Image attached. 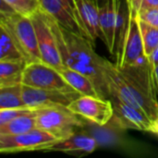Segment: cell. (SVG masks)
I'll return each instance as SVG.
<instances>
[{
  "label": "cell",
  "instance_id": "cell-1",
  "mask_svg": "<svg viewBox=\"0 0 158 158\" xmlns=\"http://www.w3.org/2000/svg\"><path fill=\"white\" fill-rule=\"evenodd\" d=\"M147 64L118 69L106 58L104 72L109 94H116L153 120L157 115L158 101Z\"/></svg>",
  "mask_w": 158,
  "mask_h": 158
},
{
  "label": "cell",
  "instance_id": "cell-2",
  "mask_svg": "<svg viewBox=\"0 0 158 158\" xmlns=\"http://www.w3.org/2000/svg\"><path fill=\"white\" fill-rule=\"evenodd\" d=\"M47 18L65 67L88 76L94 81L99 95L103 98H109L104 72L106 58L94 51V45L90 40L65 29L48 15Z\"/></svg>",
  "mask_w": 158,
  "mask_h": 158
},
{
  "label": "cell",
  "instance_id": "cell-3",
  "mask_svg": "<svg viewBox=\"0 0 158 158\" xmlns=\"http://www.w3.org/2000/svg\"><path fill=\"white\" fill-rule=\"evenodd\" d=\"M0 26L9 33L28 64L43 62L36 31L31 18L15 11H0Z\"/></svg>",
  "mask_w": 158,
  "mask_h": 158
},
{
  "label": "cell",
  "instance_id": "cell-4",
  "mask_svg": "<svg viewBox=\"0 0 158 158\" xmlns=\"http://www.w3.org/2000/svg\"><path fill=\"white\" fill-rule=\"evenodd\" d=\"M84 126V118L68 107L41 109L36 116V128L54 137L64 140Z\"/></svg>",
  "mask_w": 158,
  "mask_h": 158
},
{
  "label": "cell",
  "instance_id": "cell-5",
  "mask_svg": "<svg viewBox=\"0 0 158 158\" xmlns=\"http://www.w3.org/2000/svg\"><path fill=\"white\" fill-rule=\"evenodd\" d=\"M39 2L41 9L62 27L92 42L89 31L79 14L74 0H39Z\"/></svg>",
  "mask_w": 158,
  "mask_h": 158
},
{
  "label": "cell",
  "instance_id": "cell-6",
  "mask_svg": "<svg viewBox=\"0 0 158 158\" xmlns=\"http://www.w3.org/2000/svg\"><path fill=\"white\" fill-rule=\"evenodd\" d=\"M60 141L53 135L33 129L19 135H0V153L16 154L31 151H45L49 146Z\"/></svg>",
  "mask_w": 158,
  "mask_h": 158
},
{
  "label": "cell",
  "instance_id": "cell-7",
  "mask_svg": "<svg viewBox=\"0 0 158 158\" xmlns=\"http://www.w3.org/2000/svg\"><path fill=\"white\" fill-rule=\"evenodd\" d=\"M31 19L36 31L39 51L43 62L54 67L59 71L62 70L66 67L63 64L56 39L50 26L47 15L40 9Z\"/></svg>",
  "mask_w": 158,
  "mask_h": 158
},
{
  "label": "cell",
  "instance_id": "cell-8",
  "mask_svg": "<svg viewBox=\"0 0 158 158\" xmlns=\"http://www.w3.org/2000/svg\"><path fill=\"white\" fill-rule=\"evenodd\" d=\"M22 84L38 89L76 91L63 78L60 71L44 62H33L27 64Z\"/></svg>",
  "mask_w": 158,
  "mask_h": 158
},
{
  "label": "cell",
  "instance_id": "cell-9",
  "mask_svg": "<svg viewBox=\"0 0 158 158\" xmlns=\"http://www.w3.org/2000/svg\"><path fill=\"white\" fill-rule=\"evenodd\" d=\"M129 10V28L121 55L116 62V66L118 69L141 66L148 63L147 56L144 52L137 14L130 8Z\"/></svg>",
  "mask_w": 158,
  "mask_h": 158
},
{
  "label": "cell",
  "instance_id": "cell-10",
  "mask_svg": "<svg viewBox=\"0 0 158 158\" xmlns=\"http://www.w3.org/2000/svg\"><path fill=\"white\" fill-rule=\"evenodd\" d=\"M68 108L85 120L104 126L113 118L114 108L109 98L94 95H81Z\"/></svg>",
  "mask_w": 158,
  "mask_h": 158
},
{
  "label": "cell",
  "instance_id": "cell-11",
  "mask_svg": "<svg viewBox=\"0 0 158 158\" xmlns=\"http://www.w3.org/2000/svg\"><path fill=\"white\" fill-rule=\"evenodd\" d=\"M23 99L27 106L43 109L68 107L81 94L77 91H60L38 89L23 85Z\"/></svg>",
  "mask_w": 158,
  "mask_h": 158
},
{
  "label": "cell",
  "instance_id": "cell-12",
  "mask_svg": "<svg viewBox=\"0 0 158 158\" xmlns=\"http://www.w3.org/2000/svg\"><path fill=\"white\" fill-rule=\"evenodd\" d=\"M109 99L114 108L113 118L118 126L122 129L149 132L152 119L146 114L127 104L114 94H109Z\"/></svg>",
  "mask_w": 158,
  "mask_h": 158
},
{
  "label": "cell",
  "instance_id": "cell-13",
  "mask_svg": "<svg viewBox=\"0 0 158 158\" xmlns=\"http://www.w3.org/2000/svg\"><path fill=\"white\" fill-rule=\"evenodd\" d=\"M96 147L97 142L94 137L77 131L71 136L49 146L44 152H60L69 155L85 156L93 153Z\"/></svg>",
  "mask_w": 158,
  "mask_h": 158
},
{
  "label": "cell",
  "instance_id": "cell-14",
  "mask_svg": "<svg viewBox=\"0 0 158 158\" xmlns=\"http://www.w3.org/2000/svg\"><path fill=\"white\" fill-rule=\"evenodd\" d=\"M118 6L119 0H106L99 6V21L104 35V43L112 56H115L114 34L118 21Z\"/></svg>",
  "mask_w": 158,
  "mask_h": 158
},
{
  "label": "cell",
  "instance_id": "cell-15",
  "mask_svg": "<svg viewBox=\"0 0 158 158\" xmlns=\"http://www.w3.org/2000/svg\"><path fill=\"white\" fill-rule=\"evenodd\" d=\"M79 14L89 31L93 44L97 38L104 42V35L99 21V6L94 0H74Z\"/></svg>",
  "mask_w": 158,
  "mask_h": 158
},
{
  "label": "cell",
  "instance_id": "cell-16",
  "mask_svg": "<svg viewBox=\"0 0 158 158\" xmlns=\"http://www.w3.org/2000/svg\"><path fill=\"white\" fill-rule=\"evenodd\" d=\"M60 73L65 81L81 95L100 96L94 81L85 74L67 67L60 70Z\"/></svg>",
  "mask_w": 158,
  "mask_h": 158
},
{
  "label": "cell",
  "instance_id": "cell-17",
  "mask_svg": "<svg viewBox=\"0 0 158 158\" xmlns=\"http://www.w3.org/2000/svg\"><path fill=\"white\" fill-rule=\"evenodd\" d=\"M40 110L0 124V135H19L36 129V116Z\"/></svg>",
  "mask_w": 158,
  "mask_h": 158
},
{
  "label": "cell",
  "instance_id": "cell-18",
  "mask_svg": "<svg viewBox=\"0 0 158 158\" xmlns=\"http://www.w3.org/2000/svg\"><path fill=\"white\" fill-rule=\"evenodd\" d=\"M27 62L0 61V87L22 83V76Z\"/></svg>",
  "mask_w": 158,
  "mask_h": 158
},
{
  "label": "cell",
  "instance_id": "cell-19",
  "mask_svg": "<svg viewBox=\"0 0 158 158\" xmlns=\"http://www.w3.org/2000/svg\"><path fill=\"white\" fill-rule=\"evenodd\" d=\"M22 88V83L0 87V109L26 107Z\"/></svg>",
  "mask_w": 158,
  "mask_h": 158
},
{
  "label": "cell",
  "instance_id": "cell-20",
  "mask_svg": "<svg viewBox=\"0 0 158 158\" xmlns=\"http://www.w3.org/2000/svg\"><path fill=\"white\" fill-rule=\"evenodd\" d=\"M0 61H26L6 30L0 26Z\"/></svg>",
  "mask_w": 158,
  "mask_h": 158
},
{
  "label": "cell",
  "instance_id": "cell-21",
  "mask_svg": "<svg viewBox=\"0 0 158 158\" xmlns=\"http://www.w3.org/2000/svg\"><path fill=\"white\" fill-rule=\"evenodd\" d=\"M138 17V16H137ZM144 52L148 57L158 46V29L138 19Z\"/></svg>",
  "mask_w": 158,
  "mask_h": 158
},
{
  "label": "cell",
  "instance_id": "cell-22",
  "mask_svg": "<svg viewBox=\"0 0 158 158\" xmlns=\"http://www.w3.org/2000/svg\"><path fill=\"white\" fill-rule=\"evenodd\" d=\"M16 13L31 18L41 9L39 0H3Z\"/></svg>",
  "mask_w": 158,
  "mask_h": 158
},
{
  "label": "cell",
  "instance_id": "cell-23",
  "mask_svg": "<svg viewBox=\"0 0 158 158\" xmlns=\"http://www.w3.org/2000/svg\"><path fill=\"white\" fill-rule=\"evenodd\" d=\"M38 108H33L30 106L19 107V108H10V109H0V124L6 123L9 120H12L16 118L31 114L36 111Z\"/></svg>",
  "mask_w": 158,
  "mask_h": 158
},
{
  "label": "cell",
  "instance_id": "cell-24",
  "mask_svg": "<svg viewBox=\"0 0 158 158\" xmlns=\"http://www.w3.org/2000/svg\"><path fill=\"white\" fill-rule=\"evenodd\" d=\"M137 16L139 19L158 29V8L156 7L140 8L139 12L137 13Z\"/></svg>",
  "mask_w": 158,
  "mask_h": 158
},
{
  "label": "cell",
  "instance_id": "cell-25",
  "mask_svg": "<svg viewBox=\"0 0 158 158\" xmlns=\"http://www.w3.org/2000/svg\"><path fill=\"white\" fill-rule=\"evenodd\" d=\"M151 75H152V81H153L155 94H156V97L158 101V64L152 69Z\"/></svg>",
  "mask_w": 158,
  "mask_h": 158
},
{
  "label": "cell",
  "instance_id": "cell-26",
  "mask_svg": "<svg viewBox=\"0 0 158 158\" xmlns=\"http://www.w3.org/2000/svg\"><path fill=\"white\" fill-rule=\"evenodd\" d=\"M148 60V65L150 67V70L152 71V69L158 64V46L156 49L147 57Z\"/></svg>",
  "mask_w": 158,
  "mask_h": 158
},
{
  "label": "cell",
  "instance_id": "cell-27",
  "mask_svg": "<svg viewBox=\"0 0 158 158\" xmlns=\"http://www.w3.org/2000/svg\"><path fill=\"white\" fill-rule=\"evenodd\" d=\"M127 3L130 9H131L136 14L139 12L142 6V0H127Z\"/></svg>",
  "mask_w": 158,
  "mask_h": 158
},
{
  "label": "cell",
  "instance_id": "cell-28",
  "mask_svg": "<svg viewBox=\"0 0 158 158\" xmlns=\"http://www.w3.org/2000/svg\"><path fill=\"white\" fill-rule=\"evenodd\" d=\"M143 7H156L158 8V0H142L141 8Z\"/></svg>",
  "mask_w": 158,
  "mask_h": 158
},
{
  "label": "cell",
  "instance_id": "cell-29",
  "mask_svg": "<svg viewBox=\"0 0 158 158\" xmlns=\"http://www.w3.org/2000/svg\"><path fill=\"white\" fill-rule=\"evenodd\" d=\"M149 132L154 133V134L158 136V112L156 117L152 120V124H151V128H150Z\"/></svg>",
  "mask_w": 158,
  "mask_h": 158
},
{
  "label": "cell",
  "instance_id": "cell-30",
  "mask_svg": "<svg viewBox=\"0 0 158 158\" xmlns=\"http://www.w3.org/2000/svg\"><path fill=\"white\" fill-rule=\"evenodd\" d=\"M94 1H95V3L97 4V6H101L105 3V1H106V0H94Z\"/></svg>",
  "mask_w": 158,
  "mask_h": 158
}]
</instances>
